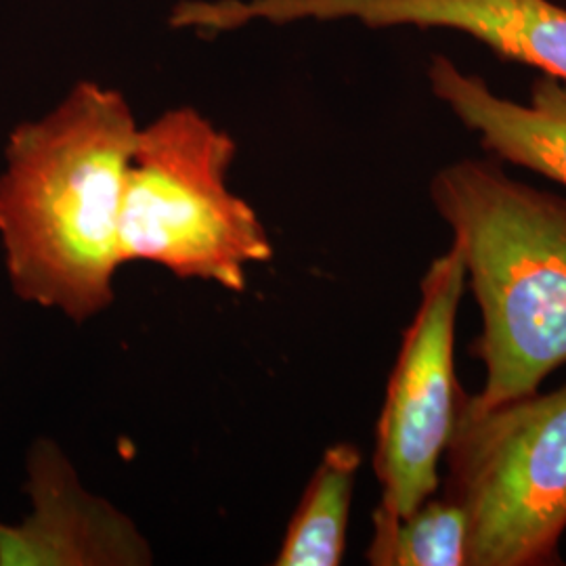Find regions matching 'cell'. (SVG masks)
<instances>
[{
    "mask_svg": "<svg viewBox=\"0 0 566 566\" xmlns=\"http://www.w3.org/2000/svg\"><path fill=\"white\" fill-rule=\"evenodd\" d=\"M139 122L118 88L76 82L9 133L0 245L13 294L84 324L114 303L122 193Z\"/></svg>",
    "mask_w": 566,
    "mask_h": 566,
    "instance_id": "1",
    "label": "cell"
},
{
    "mask_svg": "<svg viewBox=\"0 0 566 566\" xmlns=\"http://www.w3.org/2000/svg\"><path fill=\"white\" fill-rule=\"evenodd\" d=\"M430 200L453 231L483 315L476 350L495 407L537 392L566 364V198L514 181L491 160L439 170Z\"/></svg>",
    "mask_w": 566,
    "mask_h": 566,
    "instance_id": "2",
    "label": "cell"
},
{
    "mask_svg": "<svg viewBox=\"0 0 566 566\" xmlns=\"http://www.w3.org/2000/svg\"><path fill=\"white\" fill-rule=\"evenodd\" d=\"M235 154L231 135L189 105L139 126L122 193V264H160L179 280L243 292L248 266L271 261L273 245L229 187Z\"/></svg>",
    "mask_w": 566,
    "mask_h": 566,
    "instance_id": "3",
    "label": "cell"
},
{
    "mask_svg": "<svg viewBox=\"0 0 566 566\" xmlns=\"http://www.w3.org/2000/svg\"><path fill=\"white\" fill-rule=\"evenodd\" d=\"M446 497L468 516V566L558 565L566 531V385L476 407L462 395Z\"/></svg>",
    "mask_w": 566,
    "mask_h": 566,
    "instance_id": "4",
    "label": "cell"
},
{
    "mask_svg": "<svg viewBox=\"0 0 566 566\" xmlns=\"http://www.w3.org/2000/svg\"><path fill=\"white\" fill-rule=\"evenodd\" d=\"M464 287V261L453 243L426 271L420 306L386 388L374 451L382 497L374 523L405 518L439 491V462L464 395L455 378V322Z\"/></svg>",
    "mask_w": 566,
    "mask_h": 566,
    "instance_id": "5",
    "label": "cell"
},
{
    "mask_svg": "<svg viewBox=\"0 0 566 566\" xmlns=\"http://www.w3.org/2000/svg\"><path fill=\"white\" fill-rule=\"evenodd\" d=\"M359 21L367 28H443L504 60L566 82V9L552 0H181L168 21L202 34L252 23Z\"/></svg>",
    "mask_w": 566,
    "mask_h": 566,
    "instance_id": "6",
    "label": "cell"
},
{
    "mask_svg": "<svg viewBox=\"0 0 566 566\" xmlns=\"http://www.w3.org/2000/svg\"><path fill=\"white\" fill-rule=\"evenodd\" d=\"M32 512L0 523V566L149 565L151 549L114 506L91 495L61 447L41 437L25 455Z\"/></svg>",
    "mask_w": 566,
    "mask_h": 566,
    "instance_id": "7",
    "label": "cell"
},
{
    "mask_svg": "<svg viewBox=\"0 0 566 566\" xmlns=\"http://www.w3.org/2000/svg\"><path fill=\"white\" fill-rule=\"evenodd\" d=\"M428 82L432 95L476 133L495 158L566 185L565 81L544 74L533 82L528 103L510 102L483 78L465 74L446 55H434Z\"/></svg>",
    "mask_w": 566,
    "mask_h": 566,
    "instance_id": "8",
    "label": "cell"
},
{
    "mask_svg": "<svg viewBox=\"0 0 566 566\" xmlns=\"http://www.w3.org/2000/svg\"><path fill=\"white\" fill-rule=\"evenodd\" d=\"M361 451L353 443L325 449L303 500L292 514L275 565L336 566L343 563L350 504Z\"/></svg>",
    "mask_w": 566,
    "mask_h": 566,
    "instance_id": "9",
    "label": "cell"
},
{
    "mask_svg": "<svg viewBox=\"0 0 566 566\" xmlns=\"http://www.w3.org/2000/svg\"><path fill=\"white\" fill-rule=\"evenodd\" d=\"M470 526L449 497L426 500L409 516L374 523L367 563L374 566H468Z\"/></svg>",
    "mask_w": 566,
    "mask_h": 566,
    "instance_id": "10",
    "label": "cell"
}]
</instances>
